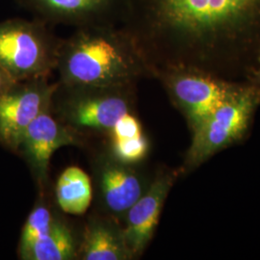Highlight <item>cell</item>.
<instances>
[{
	"label": "cell",
	"mask_w": 260,
	"mask_h": 260,
	"mask_svg": "<svg viewBox=\"0 0 260 260\" xmlns=\"http://www.w3.org/2000/svg\"><path fill=\"white\" fill-rule=\"evenodd\" d=\"M121 26L155 71L190 67L249 81L260 49V0H124ZM240 82V81H238Z\"/></svg>",
	"instance_id": "obj_1"
},
{
	"label": "cell",
	"mask_w": 260,
	"mask_h": 260,
	"mask_svg": "<svg viewBox=\"0 0 260 260\" xmlns=\"http://www.w3.org/2000/svg\"><path fill=\"white\" fill-rule=\"evenodd\" d=\"M55 72L58 82L114 86L154 78L139 47L120 25L77 28L62 38Z\"/></svg>",
	"instance_id": "obj_2"
},
{
	"label": "cell",
	"mask_w": 260,
	"mask_h": 260,
	"mask_svg": "<svg viewBox=\"0 0 260 260\" xmlns=\"http://www.w3.org/2000/svg\"><path fill=\"white\" fill-rule=\"evenodd\" d=\"M136 84L91 86L57 81L50 112L86 139L104 137L123 115L135 111Z\"/></svg>",
	"instance_id": "obj_3"
},
{
	"label": "cell",
	"mask_w": 260,
	"mask_h": 260,
	"mask_svg": "<svg viewBox=\"0 0 260 260\" xmlns=\"http://www.w3.org/2000/svg\"><path fill=\"white\" fill-rule=\"evenodd\" d=\"M62 38L37 19L0 20V66L14 81L50 77Z\"/></svg>",
	"instance_id": "obj_4"
},
{
	"label": "cell",
	"mask_w": 260,
	"mask_h": 260,
	"mask_svg": "<svg viewBox=\"0 0 260 260\" xmlns=\"http://www.w3.org/2000/svg\"><path fill=\"white\" fill-rule=\"evenodd\" d=\"M259 104V85L250 81L242 82L235 93L192 132L191 146L179 172L191 171L218 151L241 139Z\"/></svg>",
	"instance_id": "obj_5"
},
{
	"label": "cell",
	"mask_w": 260,
	"mask_h": 260,
	"mask_svg": "<svg viewBox=\"0 0 260 260\" xmlns=\"http://www.w3.org/2000/svg\"><path fill=\"white\" fill-rule=\"evenodd\" d=\"M154 78L162 83L172 103L183 114L192 132L242 83L190 67L160 69L155 71Z\"/></svg>",
	"instance_id": "obj_6"
},
{
	"label": "cell",
	"mask_w": 260,
	"mask_h": 260,
	"mask_svg": "<svg viewBox=\"0 0 260 260\" xmlns=\"http://www.w3.org/2000/svg\"><path fill=\"white\" fill-rule=\"evenodd\" d=\"M92 184L99 210L120 221L148 189L149 179L137 165H130L116 159L103 149L91 159Z\"/></svg>",
	"instance_id": "obj_7"
},
{
	"label": "cell",
	"mask_w": 260,
	"mask_h": 260,
	"mask_svg": "<svg viewBox=\"0 0 260 260\" xmlns=\"http://www.w3.org/2000/svg\"><path fill=\"white\" fill-rule=\"evenodd\" d=\"M57 87L49 77L15 81L0 96V145L17 153L29 124L50 110Z\"/></svg>",
	"instance_id": "obj_8"
},
{
	"label": "cell",
	"mask_w": 260,
	"mask_h": 260,
	"mask_svg": "<svg viewBox=\"0 0 260 260\" xmlns=\"http://www.w3.org/2000/svg\"><path fill=\"white\" fill-rule=\"evenodd\" d=\"M85 141V137L56 119L50 110L29 124L16 154L27 164L39 194L47 193L50 160L56 150L68 146L82 148Z\"/></svg>",
	"instance_id": "obj_9"
},
{
	"label": "cell",
	"mask_w": 260,
	"mask_h": 260,
	"mask_svg": "<svg viewBox=\"0 0 260 260\" xmlns=\"http://www.w3.org/2000/svg\"><path fill=\"white\" fill-rule=\"evenodd\" d=\"M32 18L47 25L75 29L121 25L124 0H14Z\"/></svg>",
	"instance_id": "obj_10"
},
{
	"label": "cell",
	"mask_w": 260,
	"mask_h": 260,
	"mask_svg": "<svg viewBox=\"0 0 260 260\" xmlns=\"http://www.w3.org/2000/svg\"><path fill=\"white\" fill-rule=\"evenodd\" d=\"M179 174V170L160 169L146 192L124 214L121 225L132 259L139 258L151 241L168 195Z\"/></svg>",
	"instance_id": "obj_11"
},
{
	"label": "cell",
	"mask_w": 260,
	"mask_h": 260,
	"mask_svg": "<svg viewBox=\"0 0 260 260\" xmlns=\"http://www.w3.org/2000/svg\"><path fill=\"white\" fill-rule=\"evenodd\" d=\"M79 260H132L120 221L96 211L90 215L78 238Z\"/></svg>",
	"instance_id": "obj_12"
},
{
	"label": "cell",
	"mask_w": 260,
	"mask_h": 260,
	"mask_svg": "<svg viewBox=\"0 0 260 260\" xmlns=\"http://www.w3.org/2000/svg\"><path fill=\"white\" fill-rule=\"evenodd\" d=\"M104 148L116 159L138 165L148 156L149 142L135 111L128 112L104 136Z\"/></svg>",
	"instance_id": "obj_13"
},
{
	"label": "cell",
	"mask_w": 260,
	"mask_h": 260,
	"mask_svg": "<svg viewBox=\"0 0 260 260\" xmlns=\"http://www.w3.org/2000/svg\"><path fill=\"white\" fill-rule=\"evenodd\" d=\"M93 196L92 179L79 167L67 168L56 181V204L65 213L76 216L86 213Z\"/></svg>",
	"instance_id": "obj_14"
},
{
	"label": "cell",
	"mask_w": 260,
	"mask_h": 260,
	"mask_svg": "<svg viewBox=\"0 0 260 260\" xmlns=\"http://www.w3.org/2000/svg\"><path fill=\"white\" fill-rule=\"evenodd\" d=\"M78 238L62 218L43 233L19 258L21 260H74Z\"/></svg>",
	"instance_id": "obj_15"
},
{
	"label": "cell",
	"mask_w": 260,
	"mask_h": 260,
	"mask_svg": "<svg viewBox=\"0 0 260 260\" xmlns=\"http://www.w3.org/2000/svg\"><path fill=\"white\" fill-rule=\"evenodd\" d=\"M47 194H39L36 204L28 215L27 219L22 226L18 246V256L20 258L29 247L38 238L49 230L59 218L55 210L47 202Z\"/></svg>",
	"instance_id": "obj_16"
},
{
	"label": "cell",
	"mask_w": 260,
	"mask_h": 260,
	"mask_svg": "<svg viewBox=\"0 0 260 260\" xmlns=\"http://www.w3.org/2000/svg\"><path fill=\"white\" fill-rule=\"evenodd\" d=\"M15 81L0 66V96L5 93Z\"/></svg>",
	"instance_id": "obj_17"
},
{
	"label": "cell",
	"mask_w": 260,
	"mask_h": 260,
	"mask_svg": "<svg viewBox=\"0 0 260 260\" xmlns=\"http://www.w3.org/2000/svg\"><path fill=\"white\" fill-rule=\"evenodd\" d=\"M251 83L256 84L260 86V49L258 52V56H257V62H256V67L254 72L252 73L251 78L249 80Z\"/></svg>",
	"instance_id": "obj_18"
}]
</instances>
